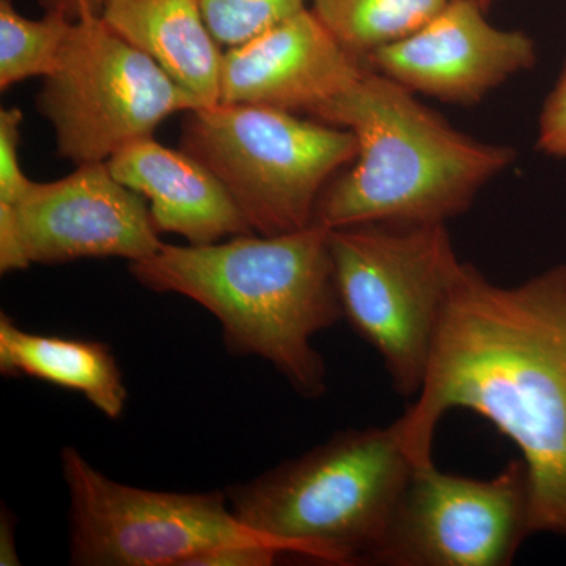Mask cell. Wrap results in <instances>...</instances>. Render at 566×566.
<instances>
[{
  "mask_svg": "<svg viewBox=\"0 0 566 566\" xmlns=\"http://www.w3.org/2000/svg\"><path fill=\"white\" fill-rule=\"evenodd\" d=\"M476 412L523 453L535 534L566 538V264L497 286L461 266L415 403L392 423L415 468L433 463L436 428Z\"/></svg>",
  "mask_w": 566,
  "mask_h": 566,
  "instance_id": "6da1fadb",
  "label": "cell"
},
{
  "mask_svg": "<svg viewBox=\"0 0 566 566\" xmlns=\"http://www.w3.org/2000/svg\"><path fill=\"white\" fill-rule=\"evenodd\" d=\"M327 232L314 226L205 245L163 244L129 263L145 289L188 297L216 316L229 352L259 356L297 394H326V365L312 338L344 318Z\"/></svg>",
  "mask_w": 566,
  "mask_h": 566,
  "instance_id": "7a4b0ae2",
  "label": "cell"
},
{
  "mask_svg": "<svg viewBox=\"0 0 566 566\" xmlns=\"http://www.w3.org/2000/svg\"><path fill=\"white\" fill-rule=\"evenodd\" d=\"M312 115L357 139L352 169L327 185L316 205L314 223L327 230L446 223L515 161L513 148L457 132L374 70Z\"/></svg>",
  "mask_w": 566,
  "mask_h": 566,
  "instance_id": "3957f363",
  "label": "cell"
},
{
  "mask_svg": "<svg viewBox=\"0 0 566 566\" xmlns=\"http://www.w3.org/2000/svg\"><path fill=\"white\" fill-rule=\"evenodd\" d=\"M412 471L390 424L342 431L226 493L238 521L285 554L378 565Z\"/></svg>",
  "mask_w": 566,
  "mask_h": 566,
  "instance_id": "277c9868",
  "label": "cell"
},
{
  "mask_svg": "<svg viewBox=\"0 0 566 566\" xmlns=\"http://www.w3.org/2000/svg\"><path fill=\"white\" fill-rule=\"evenodd\" d=\"M327 244L345 318L382 357L397 392L419 394L463 266L446 223L342 227Z\"/></svg>",
  "mask_w": 566,
  "mask_h": 566,
  "instance_id": "5b68a950",
  "label": "cell"
},
{
  "mask_svg": "<svg viewBox=\"0 0 566 566\" xmlns=\"http://www.w3.org/2000/svg\"><path fill=\"white\" fill-rule=\"evenodd\" d=\"M181 148L218 177L253 233L274 237L314 226L319 197L356 159L357 139L293 112L218 103L188 112Z\"/></svg>",
  "mask_w": 566,
  "mask_h": 566,
  "instance_id": "8992f818",
  "label": "cell"
},
{
  "mask_svg": "<svg viewBox=\"0 0 566 566\" xmlns=\"http://www.w3.org/2000/svg\"><path fill=\"white\" fill-rule=\"evenodd\" d=\"M62 474L70 494V564L74 566H197L230 547L274 539L245 527L226 491L167 493L115 482L66 446Z\"/></svg>",
  "mask_w": 566,
  "mask_h": 566,
  "instance_id": "52a82bcc",
  "label": "cell"
},
{
  "mask_svg": "<svg viewBox=\"0 0 566 566\" xmlns=\"http://www.w3.org/2000/svg\"><path fill=\"white\" fill-rule=\"evenodd\" d=\"M62 158L107 163L133 142L153 137L170 115L200 104L151 57L99 17L73 22L57 66L36 96Z\"/></svg>",
  "mask_w": 566,
  "mask_h": 566,
  "instance_id": "ba28073f",
  "label": "cell"
},
{
  "mask_svg": "<svg viewBox=\"0 0 566 566\" xmlns=\"http://www.w3.org/2000/svg\"><path fill=\"white\" fill-rule=\"evenodd\" d=\"M532 524L531 483L523 460L491 480L412 471L378 565L505 566Z\"/></svg>",
  "mask_w": 566,
  "mask_h": 566,
  "instance_id": "9c48e42d",
  "label": "cell"
},
{
  "mask_svg": "<svg viewBox=\"0 0 566 566\" xmlns=\"http://www.w3.org/2000/svg\"><path fill=\"white\" fill-rule=\"evenodd\" d=\"M0 210L10 216L31 264L112 256L134 263L164 244L150 205L107 163L81 164L61 180L32 181L17 203H0Z\"/></svg>",
  "mask_w": 566,
  "mask_h": 566,
  "instance_id": "30bf717a",
  "label": "cell"
},
{
  "mask_svg": "<svg viewBox=\"0 0 566 566\" xmlns=\"http://www.w3.org/2000/svg\"><path fill=\"white\" fill-rule=\"evenodd\" d=\"M476 0H458L406 39L365 61L412 93L471 106L510 77L532 69L535 41L486 20Z\"/></svg>",
  "mask_w": 566,
  "mask_h": 566,
  "instance_id": "8fae6325",
  "label": "cell"
},
{
  "mask_svg": "<svg viewBox=\"0 0 566 566\" xmlns=\"http://www.w3.org/2000/svg\"><path fill=\"white\" fill-rule=\"evenodd\" d=\"M365 70L314 11L305 9L223 52L219 103L312 114Z\"/></svg>",
  "mask_w": 566,
  "mask_h": 566,
  "instance_id": "7c38bea8",
  "label": "cell"
},
{
  "mask_svg": "<svg viewBox=\"0 0 566 566\" xmlns=\"http://www.w3.org/2000/svg\"><path fill=\"white\" fill-rule=\"evenodd\" d=\"M107 166L150 202L159 233L180 234L193 245L253 233L218 177L182 148L174 150L147 137L115 153Z\"/></svg>",
  "mask_w": 566,
  "mask_h": 566,
  "instance_id": "4fadbf2b",
  "label": "cell"
},
{
  "mask_svg": "<svg viewBox=\"0 0 566 566\" xmlns=\"http://www.w3.org/2000/svg\"><path fill=\"white\" fill-rule=\"evenodd\" d=\"M99 18L158 63L200 107L221 102L223 52L200 0H106Z\"/></svg>",
  "mask_w": 566,
  "mask_h": 566,
  "instance_id": "5bb4252c",
  "label": "cell"
},
{
  "mask_svg": "<svg viewBox=\"0 0 566 566\" xmlns=\"http://www.w3.org/2000/svg\"><path fill=\"white\" fill-rule=\"evenodd\" d=\"M0 374L28 376L73 390L104 417L122 419L128 389L117 357L102 342L29 333L0 314Z\"/></svg>",
  "mask_w": 566,
  "mask_h": 566,
  "instance_id": "9a60e30c",
  "label": "cell"
},
{
  "mask_svg": "<svg viewBox=\"0 0 566 566\" xmlns=\"http://www.w3.org/2000/svg\"><path fill=\"white\" fill-rule=\"evenodd\" d=\"M312 11L357 61L420 31L458 0H311Z\"/></svg>",
  "mask_w": 566,
  "mask_h": 566,
  "instance_id": "2e32d148",
  "label": "cell"
},
{
  "mask_svg": "<svg viewBox=\"0 0 566 566\" xmlns=\"http://www.w3.org/2000/svg\"><path fill=\"white\" fill-rule=\"evenodd\" d=\"M73 22L65 14L44 11L29 20L13 0H0V88L7 91L29 77H46L57 66Z\"/></svg>",
  "mask_w": 566,
  "mask_h": 566,
  "instance_id": "e0dca14e",
  "label": "cell"
},
{
  "mask_svg": "<svg viewBox=\"0 0 566 566\" xmlns=\"http://www.w3.org/2000/svg\"><path fill=\"white\" fill-rule=\"evenodd\" d=\"M200 7L212 36L227 50L308 9L307 0H200Z\"/></svg>",
  "mask_w": 566,
  "mask_h": 566,
  "instance_id": "ac0fdd59",
  "label": "cell"
},
{
  "mask_svg": "<svg viewBox=\"0 0 566 566\" xmlns=\"http://www.w3.org/2000/svg\"><path fill=\"white\" fill-rule=\"evenodd\" d=\"M22 118L18 107L0 111V203H17L32 182L20 163Z\"/></svg>",
  "mask_w": 566,
  "mask_h": 566,
  "instance_id": "d6986e66",
  "label": "cell"
},
{
  "mask_svg": "<svg viewBox=\"0 0 566 566\" xmlns=\"http://www.w3.org/2000/svg\"><path fill=\"white\" fill-rule=\"evenodd\" d=\"M536 147L554 158H566V65L539 115Z\"/></svg>",
  "mask_w": 566,
  "mask_h": 566,
  "instance_id": "ffe728a7",
  "label": "cell"
},
{
  "mask_svg": "<svg viewBox=\"0 0 566 566\" xmlns=\"http://www.w3.org/2000/svg\"><path fill=\"white\" fill-rule=\"evenodd\" d=\"M44 11L65 14L71 21L85 17H102L106 0H39Z\"/></svg>",
  "mask_w": 566,
  "mask_h": 566,
  "instance_id": "44dd1931",
  "label": "cell"
},
{
  "mask_svg": "<svg viewBox=\"0 0 566 566\" xmlns=\"http://www.w3.org/2000/svg\"><path fill=\"white\" fill-rule=\"evenodd\" d=\"M21 565L20 554L14 539V517L10 510L0 513V566Z\"/></svg>",
  "mask_w": 566,
  "mask_h": 566,
  "instance_id": "7402d4cb",
  "label": "cell"
},
{
  "mask_svg": "<svg viewBox=\"0 0 566 566\" xmlns=\"http://www.w3.org/2000/svg\"><path fill=\"white\" fill-rule=\"evenodd\" d=\"M476 2L480 3V6L483 7L488 11L490 9L491 3H493V0H476Z\"/></svg>",
  "mask_w": 566,
  "mask_h": 566,
  "instance_id": "603a6c76",
  "label": "cell"
}]
</instances>
